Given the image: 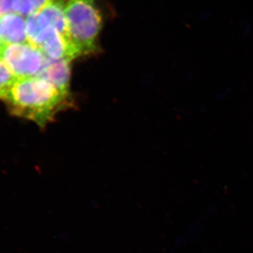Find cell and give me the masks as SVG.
<instances>
[{"mask_svg": "<svg viewBox=\"0 0 253 253\" xmlns=\"http://www.w3.org/2000/svg\"><path fill=\"white\" fill-rule=\"evenodd\" d=\"M13 0H0V18L12 12Z\"/></svg>", "mask_w": 253, "mask_h": 253, "instance_id": "cell-8", "label": "cell"}, {"mask_svg": "<svg viewBox=\"0 0 253 253\" xmlns=\"http://www.w3.org/2000/svg\"><path fill=\"white\" fill-rule=\"evenodd\" d=\"M71 60H52L49 58L39 77L46 80L62 92L69 94Z\"/></svg>", "mask_w": 253, "mask_h": 253, "instance_id": "cell-5", "label": "cell"}, {"mask_svg": "<svg viewBox=\"0 0 253 253\" xmlns=\"http://www.w3.org/2000/svg\"><path fill=\"white\" fill-rule=\"evenodd\" d=\"M52 0H13V11L23 17H28L43 9Z\"/></svg>", "mask_w": 253, "mask_h": 253, "instance_id": "cell-6", "label": "cell"}, {"mask_svg": "<svg viewBox=\"0 0 253 253\" xmlns=\"http://www.w3.org/2000/svg\"><path fill=\"white\" fill-rule=\"evenodd\" d=\"M5 44H3L1 42V41H0V54H1V51H2L3 48H4Z\"/></svg>", "mask_w": 253, "mask_h": 253, "instance_id": "cell-9", "label": "cell"}, {"mask_svg": "<svg viewBox=\"0 0 253 253\" xmlns=\"http://www.w3.org/2000/svg\"><path fill=\"white\" fill-rule=\"evenodd\" d=\"M0 41L5 45L28 42L26 18L14 11L0 18Z\"/></svg>", "mask_w": 253, "mask_h": 253, "instance_id": "cell-4", "label": "cell"}, {"mask_svg": "<svg viewBox=\"0 0 253 253\" xmlns=\"http://www.w3.org/2000/svg\"><path fill=\"white\" fill-rule=\"evenodd\" d=\"M16 78L0 57V99L2 100Z\"/></svg>", "mask_w": 253, "mask_h": 253, "instance_id": "cell-7", "label": "cell"}, {"mask_svg": "<svg viewBox=\"0 0 253 253\" xmlns=\"http://www.w3.org/2000/svg\"><path fill=\"white\" fill-rule=\"evenodd\" d=\"M65 17L68 39L76 56L96 51L102 16L96 0H66Z\"/></svg>", "mask_w": 253, "mask_h": 253, "instance_id": "cell-2", "label": "cell"}, {"mask_svg": "<svg viewBox=\"0 0 253 253\" xmlns=\"http://www.w3.org/2000/svg\"><path fill=\"white\" fill-rule=\"evenodd\" d=\"M0 57L16 78L39 76L48 59L41 49L29 42L4 45Z\"/></svg>", "mask_w": 253, "mask_h": 253, "instance_id": "cell-3", "label": "cell"}, {"mask_svg": "<svg viewBox=\"0 0 253 253\" xmlns=\"http://www.w3.org/2000/svg\"><path fill=\"white\" fill-rule=\"evenodd\" d=\"M2 101L12 114L44 126L71 106V97L42 78H16Z\"/></svg>", "mask_w": 253, "mask_h": 253, "instance_id": "cell-1", "label": "cell"}]
</instances>
